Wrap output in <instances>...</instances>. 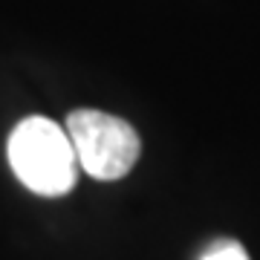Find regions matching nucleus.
Segmentation results:
<instances>
[{
    "label": "nucleus",
    "instance_id": "f03ea898",
    "mask_svg": "<svg viewBox=\"0 0 260 260\" xmlns=\"http://www.w3.org/2000/svg\"><path fill=\"white\" fill-rule=\"evenodd\" d=\"M64 127L75 148L78 168L93 179H121L139 159V133L110 113L73 110Z\"/></svg>",
    "mask_w": 260,
    "mask_h": 260
},
{
    "label": "nucleus",
    "instance_id": "f257e3e1",
    "mask_svg": "<svg viewBox=\"0 0 260 260\" xmlns=\"http://www.w3.org/2000/svg\"><path fill=\"white\" fill-rule=\"evenodd\" d=\"M9 165L38 197H64L78 179V156L67 127L47 116H29L9 136Z\"/></svg>",
    "mask_w": 260,
    "mask_h": 260
},
{
    "label": "nucleus",
    "instance_id": "7ed1b4c3",
    "mask_svg": "<svg viewBox=\"0 0 260 260\" xmlns=\"http://www.w3.org/2000/svg\"><path fill=\"white\" fill-rule=\"evenodd\" d=\"M200 260H249V254L237 240H217L203 251Z\"/></svg>",
    "mask_w": 260,
    "mask_h": 260
}]
</instances>
